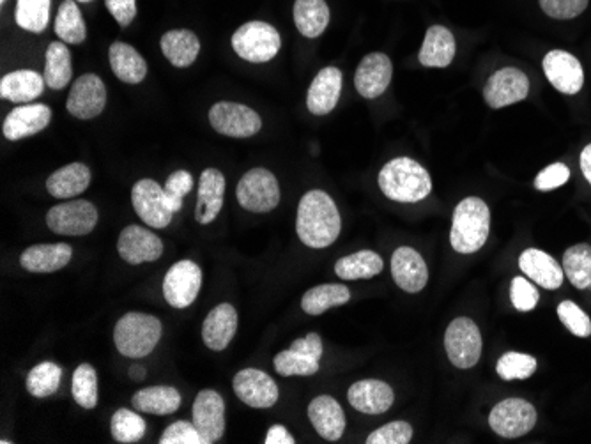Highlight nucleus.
<instances>
[{
  "instance_id": "nucleus-1",
  "label": "nucleus",
  "mask_w": 591,
  "mask_h": 444,
  "mask_svg": "<svg viewBox=\"0 0 591 444\" xmlns=\"http://www.w3.org/2000/svg\"><path fill=\"white\" fill-rule=\"evenodd\" d=\"M342 229V220L337 204L323 190L305 193L298 206L296 230L301 243L308 248H328L337 241Z\"/></svg>"
},
{
  "instance_id": "nucleus-2",
  "label": "nucleus",
  "mask_w": 591,
  "mask_h": 444,
  "mask_svg": "<svg viewBox=\"0 0 591 444\" xmlns=\"http://www.w3.org/2000/svg\"><path fill=\"white\" fill-rule=\"evenodd\" d=\"M377 183L388 199L404 204L420 202L432 192L429 172L411 158L388 161L379 172Z\"/></svg>"
},
{
  "instance_id": "nucleus-3",
  "label": "nucleus",
  "mask_w": 591,
  "mask_h": 444,
  "mask_svg": "<svg viewBox=\"0 0 591 444\" xmlns=\"http://www.w3.org/2000/svg\"><path fill=\"white\" fill-rule=\"evenodd\" d=\"M491 230V211L484 200L468 197L461 200L453 211L450 243L462 255L482 250Z\"/></svg>"
},
{
  "instance_id": "nucleus-4",
  "label": "nucleus",
  "mask_w": 591,
  "mask_h": 444,
  "mask_svg": "<svg viewBox=\"0 0 591 444\" xmlns=\"http://www.w3.org/2000/svg\"><path fill=\"white\" fill-rule=\"evenodd\" d=\"M162 321L154 315L142 312L124 314L116 324L114 342L117 351L126 358H146L153 353L162 338Z\"/></svg>"
},
{
  "instance_id": "nucleus-5",
  "label": "nucleus",
  "mask_w": 591,
  "mask_h": 444,
  "mask_svg": "<svg viewBox=\"0 0 591 444\" xmlns=\"http://www.w3.org/2000/svg\"><path fill=\"white\" fill-rule=\"evenodd\" d=\"M234 52L248 62H269L282 48L280 32L266 22H248L232 34Z\"/></svg>"
},
{
  "instance_id": "nucleus-6",
  "label": "nucleus",
  "mask_w": 591,
  "mask_h": 444,
  "mask_svg": "<svg viewBox=\"0 0 591 444\" xmlns=\"http://www.w3.org/2000/svg\"><path fill=\"white\" fill-rule=\"evenodd\" d=\"M236 197L250 213H269L280 204V184L269 170H248L238 183Z\"/></svg>"
},
{
  "instance_id": "nucleus-7",
  "label": "nucleus",
  "mask_w": 591,
  "mask_h": 444,
  "mask_svg": "<svg viewBox=\"0 0 591 444\" xmlns=\"http://www.w3.org/2000/svg\"><path fill=\"white\" fill-rule=\"evenodd\" d=\"M445 349L452 365L457 368L475 367L482 356V335L475 321L457 317L450 322L445 333Z\"/></svg>"
},
{
  "instance_id": "nucleus-8",
  "label": "nucleus",
  "mask_w": 591,
  "mask_h": 444,
  "mask_svg": "<svg viewBox=\"0 0 591 444\" xmlns=\"http://www.w3.org/2000/svg\"><path fill=\"white\" fill-rule=\"evenodd\" d=\"M98 211L89 200H71L57 204L47 213L48 229L59 236H87L96 229Z\"/></svg>"
},
{
  "instance_id": "nucleus-9",
  "label": "nucleus",
  "mask_w": 591,
  "mask_h": 444,
  "mask_svg": "<svg viewBox=\"0 0 591 444\" xmlns=\"http://www.w3.org/2000/svg\"><path fill=\"white\" fill-rule=\"evenodd\" d=\"M131 204L142 222L153 229H167L176 215L170 207L165 188L153 179L135 183L131 190Z\"/></svg>"
},
{
  "instance_id": "nucleus-10",
  "label": "nucleus",
  "mask_w": 591,
  "mask_h": 444,
  "mask_svg": "<svg viewBox=\"0 0 591 444\" xmlns=\"http://www.w3.org/2000/svg\"><path fill=\"white\" fill-rule=\"evenodd\" d=\"M209 123L220 135L232 138H250L262 128L261 115L246 105L220 101L209 110Z\"/></svg>"
},
{
  "instance_id": "nucleus-11",
  "label": "nucleus",
  "mask_w": 591,
  "mask_h": 444,
  "mask_svg": "<svg viewBox=\"0 0 591 444\" xmlns=\"http://www.w3.org/2000/svg\"><path fill=\"white\" fill-rule=\"evenodd\" d=\"M489 425L498 436L517 439L526 436L537 425V411L528 400H501L498 406L492 407Z\"/></svg>"
},
{
  "instance_id": "nucleus-12",
  "label": "nucleus",
  "mask_w": 591,
  "mask_h": 444,
  "mask_svg": "<svg viewBox=\"0 0 591 444\" xmlns=\"http://www.w3.org/2000/svg\"><path fill=\"white\" fill-rule=\"evenodd\" d=\"M202 287V269L193 261H179L163 278V296L170 307L188 308L199 296Z\"/></svg>"
},
{
  "instance_id": "nucleus-13",
  "label": "nucleus",
  "mask_w": 591,
  "mask_h": 444,
  "mask_svg": "<svg viewBox=\"0 0 591 444\" xmlns=\"http://www.w3.org/2000/svg\"><path fill=\"white\" fill-rule=\"evenodd\" d=\"M530 94V78L521 69L503 68L492 73L484 87L485 103L503 108L526 100Z\"/></svg>"
},
{
  "instance_id": "nucleus-14",
  "label": "nucleus",
  "mask_w": 591,
  "mask_h": 444,
  "mask_svg": "<svg viewBox=\"0 0 591 444\" xmlns=\"http://www.w3.org/2000/svg\"><path fill=\"white\" fill-rule=\"evenodd\" d=\"M105 105H107V87L103 84V80L93 73L77 78L66 101L68 112L82 121L98 117L105 110Z\"/></svg>"
},
{
  "instance_id": "nucleus-15",
  "label": "nucleus",
  "mask_w": 591,
  "mask_h": 444,
  "mask_svg": "<svg viewBox=\"0 0 591 444\" xmlns=\"http://www.w3.org/2000/svg\"><path fill=\"white\" fill-rule=\"evenodd\" d=\"M234 393L246 406L255 409H269L278 402V386L271 377L257 370V368H245L239 370L232 381Z\"/></svg>"
},
{
  "instance_id": "nucleus-16",
  "label": "nucleus",
  "mask_w": 591,
  "mask_h": 444,
  "mask_svg": "<svg viewBox=\"0 0 591 444\" xmlns=\"http://www.w3.org/2000/svg\"><path fill=\"white\" fill-rule=\"evenodd\" d=\"M193 425L204 443L220 441L225 432V402L215 390H202L193 402Z\"/></svg>"
},
{
  "instance_id": "nucleus-17",
  "label": "nucleus",
  "mask_w": 591,
  "mask_h": 444,
  "mask_svg": "<svg viewBox=\"0 0 591 444\" xmlns=\"http://www.w3.org/2000/svg\"><path fill=\"white\" fill-rule=\"evenodd\" d=\"M117 252L124 262L139 266L144 262L158 261L163 253V241L151 230L130 225L123 229L117 241Z\"/></svg>"
},
{
  "instance_id": "nucleus-18",
  "label": "nucleus",
  "mask_w": 591,
  "mask_h": 444,
  "mask_svg": "<svg viewBox=\"0 0 591 444\" xmlns=\"http://www.w3.org/2000/svg\"><path fill=\"white\" fill-rule=\"evenodd\" d=\"M393 77V66L390 57L386 54H369L354 75L356 91L360 92L365 100H376L383 96L386 89L390 87Z\"/></svg>"
},
{
  "instance_id": "nucleus-19",
  "label": "nucleus",
  "mask_w": 591,
  "mask_h": 444,
  "mask_svg": "<svg viewBox=\"0 0 591 444\" xmlns=\"http://www.w3.org/2000/svg\"><path fill=\"white\" fill-rule=\"evenodd\" d=\"M544 73L556 91L574 96L583 89L584 71L581 62L565 50H553L544 57Z\"/></svg>"
},
{
  "instance_id": "nucleus-20",
  "label": "nucleus",
  "mask_w": 591,
  "mask_h": 444,
  "mask_svg": "<svg viewBox=\"0 0 591 444\" xmlns=\"http://www.w3.org/2000/svg\"><path fill=\"white\" fill-rule=\"evenodd\" d=\"M52 119V110L41 103H27L13 108L2 124L4 137L11 142L38 135L47 128Z\"/></svg>"
},
{
  "instance_id": "nucleus-21",
  "label": "nucleus",
  "mask_w": 591,
  "mask_h": 444,
  "mask_svg": "<svg viewBox=\"0 0 591 444\" xmlns=\"http://www.w3.org/2000/svg\"><path fill=\"white\" fill-rule=\"evenodd\" d=\"M392 276L402 291L416 294L423 291L429 282L427 262L415 248L400 246L392 255Z\"/></svg>"
},
{
  "instance_id": "nucleus-22",
  "label": "nucleus",
  "mask_w": 591,
  "mask_h": 444,
  "mask_svg": "<svg viewBox=\"0 0 591 444\" xmlns=\"http://www.w3.org/2000/svg\"><path fill=\"white\" fill-rule=\"evenodd\" d=\"M238 331V312L231 303L213 308L202 324V340L211 351L222 353Z\"/></svg>"
},
{
  "instance_id": "nucleus-23",
  "label": "nucleus",
  "mask_w": 591,
  "mask_h": 444,
  "mask_svg": "<svg viewBox=\"0 0 591 444\" xmlns=\"http://www.w3.org/2000/svg\"><path fill=\"white\" fill-rule=\"evenodd\" d=\"M349 404L365 414H383L393 406L395 393L392 386L377 379H365L351 384L347 391Z\"/></svg>"
},
{
  "instance_id": "nucleus-24",
  "label": "nucleus",
  "mask_w": 591,
  "mask_h": 444,
  "mask_svg": "<svg viewBox=\"0 0 591 444\" xmlns=\"http://www.w3.org/2000/svg\"><path fill=\"white\" fill-rule=\"evenodd\" d=\"M225 197V177L218 169H206L200 174L197 206H195V220L200 225L215 222L220 215Z\"/></svg>"
},
{
  "instance_id": "nucleus-25",
  "label": "nucleus",
  "mask_w": 591,
  "mask_h": 444,
  "mask_svg": "<svg viewBox=\"0 0 591 444\" xmlns=\"http://www.w3.org/2000/svg\"><path fill=\"white\" fill-rule=\"evenodd\" d=\"M342 92V71L335 66L321 69L308 87L307 107L314 115H328L337 107Z\"/></svg>"
},
{
  "instance_id": "nucleus-26",
  "label": "nucleus",
  "mask_w": 591,
  "mask_h": 444,
  "mask_svg": "<svg viewBox=\"0 0 591 444\" xmlns=\"http://www.w3.org/2000/svg\"><path fill=\"white\" fill-rule=\"evenodd\" d=\"M308 418L317 434L326 441H338L346 430V414L337 399L330 395L315 397L308 406Z\"/></svg>"
},
{
  "instance_id": "nucleus-27",
  "label": "nucleus",
  "mask_w": 591,
  "mask_h": 444,
  "mask_svg": "<svg viewBox=\"0 0 591 444\" xmlns=\"http://www.w3.org/2000/svg\"><path fill=\"white\" fill-rule=\"evenodd\" d=\"M519 268L535 284L549 291H556L563 284V275H565L563 268L549 253L537 248H528L521 253Z\"/></svg>"
},
{
  "instance_id": "nucleus-28",
  "label": "nucleus",
  "mask_w": 591,
  "mask_h": 444,
  "mask_svg": "<svg viewBox=\"0 0 591 444\" xmlns=\"http://www.w3.org/2000/svg\"><path fill=\"white\" fill-rule=\"evenodd\" d=\"M73 257V248L66 243H45V245L29 246L20 264L29 273H54L66 268Z\"/></svg>"
},
{
  "instance_id": "nucleus-29",
  "label": "nucleus",
  "mask_w": 591,
  "mask_h": 444,
  "mask_svg": "<svg viewBox=\"0 0 591 444\" xmlns=\"http://www.w3.org/2000/svg\"><path fill=\"white\" fill-rule=\"evenodd\" d=\"M45 77L32 69H18L0 80V98L11 103H24L39 98L45 91Z\"/></svg>"
},
{
  "instance_id": "nucleus-30",
  "label": "nucleus",
  "mask_w": 591,
  "mask_h": 444,
  "mask_svg": "<svg viewBox=\"0 0 591 444\" xmlns=\"http://www.w3.org/2000/svg\"><path fill=\"white\" fill-rule=\"evenodd\" d=\"M455 50L457 46L452 32L443 25H434L425 34L418 59L425 68H448L455 57Z\"/></svg>"
},
{
  "instance_id": "nucleus-31",
  "label": "nucleus",
  "mask_w": 591,
  "mask_h": 444,
  "mask_svg": "<svg viewBox=\"0 0 591 444\" xmlns=\"http://www.w3.org/2000/svg\"><path fill=\"white\" fill-rule=\"evenodd\" d=\"M91 169L84 163H70L62 169L55 170L48 177L47 190L55 199H75L89 188Z\"/></svg>"
},
{
  "instance_id": "nucleus-32",
  "label": "nucleus",
  "mask_w": 591,
  "mask_h": 444,
  "mask_svg": "<svg viewBox=\"0 0 591 444\" xmlns=\"http://www.w3.org/2000/svg\"><path fill=\"white\" fill-rule=\"evenodd\" d=\"M110 68L124 84L137 85L147 77V62L128 43L117 41L108 50Z\"/></svg>"
},
{
  "instance_id": "nucleus-33",
  "label": "nucleus",
  "mask_w": 591,
  "mask_h": 444,
  "mask_svg": "<svg viewBox=\"0 0 591 444\" xmlns=\"http://www.w3.org/2000/svg\"><path fill=\"white\" fill-rule=\"evenodd\" d=\"M181 402H183L181 393L172 386L144 388L137 391L131 399V404L139 413L158 414V416L176 413L181 407Z\"/></svg>"
},
{
  "instance_id": "nucleus-34",
  "label": "nucleus",
  "mask_w": 591,
  "mask_h": 444,
  "mask_svg": "<svg viewBox=\"0 0 591 444\" xmlns=\"http://www.w3.org/2000/svg\"><path fill=\"white\" fill-rule=\"evenodd\" d=\"M162 52L176 68H188L197 61L200 52V41L188 29H176L163 34Z\"/></svg>"
},
{
  "instance_id": "nucleus-35",
  "label": "nucleus",
  "mask_w": 591,
  "mask_h": 444,
  "mask_svg": "<svg viewBox=\"0 0 591 444\" xmlns=\"http://www.w3.org/2000/svg\"><path fill=\"white\" fill-rule=\"evenodd\" d=\"M292 15L298 31L305 38H319L330 23V8L326 0H296Z\"/></svg>"
},
{
  "instance_id": "nucleus-36",
  "label": "nucleus",
  "mask_w": 591,
  "mask_h": 444,
  "mask_svg": "<svg viewBox=\"0 0 591 444\" xmlns=\"http://www.w3.org/2000/svg\"><path fill=\"white\" fill-rule=\"evenodd\" d=\"M351 299V291L346 285L324 284L305 292L301 298V308L308 315H321L330 308L342 307Z\"/></svg>"
},
{
  "instance_id": "nucleus-37",
  "label": "nucleus",
  "mask_w": 591,
  "mask_h": 444,
  "mask_svg": "<svg viewBox=\"0 0 591 444\" xmlns=\"http://www.w3.org/2000/svg\"><path fill=\"white\" fill-rule=\"evenodd\" d=\"M383 268L384 262L379 253L361 250L337 261L335 273L342 280H367L379 275Z\"/></svg>"
},
{
  "instance_id": "nucleus-38",
  "label": "nucleus",
  "mask_w": 591,
  "mask_h": 444,
  "mask_svg": "<svg viewBox=\"0 0 591 444\" xmlns=\"http://www.w3.org/2000/svg\"><path fill=\"white\" fill-rule=\"evenodd\" d=\"M45 82L50 89L61 91L70 84L73 68H71V54L68 46L61 41L50 43L45 55Z\"/></svg>"
},
{
  "instance_id": "nucleus-39",
  "label": "nucleus",
  "mask_w": 591,
  "mask_h": 444,
  "mask_svg": "<svg viewBox=\"0 0 591 444\" xmlns=\"http://www.w3.org/2000/svg\"><path fill=\"white\" fill-rule=\"evenodd\" d=\"M55 32L68 45H82L87 38L84 16L78 9L77 2L66 0L62 2L55 18Z\"/></svg>"
},
{
  "instance_id": "nucleus-40",
  "label": "nucleus",
  "mask_w": 591,
  "mask_h": 444,
  "mask_svg": "<svg viewBox=\"0 0 591 444\" xmlns=\"http://www.w3.org/2000/svg\"><path fill=\"white\" fill-rule=\"evenodd\" d=\"M563 271L570 284L577 289L591 287V246L576 245L568 248L563 255Z\"/></svg>"
},
{
  "instance_id": "nucleus-41",
  "label": "nucleus",
  "mask_w": 591,
  "mask_h": 444,
  "mask_svg": "<svg viewBox=\"0 0 591 444\" xmlns=\"http://www.w3.org/2000/svg\"><path fill=\"white\" fill-rule=\"evenodd\" d=\"M62 370L52 361H43L32 368L25 381L27 391L36 399H47L57 393L61 386Z\"/></svg>"
},
{
  "instance_id": "nucleus-42",
  "label": "nucleus",
  "mask_w": 591,
  "mask_h": 444,
  "mask_svg": "<svg viewBox=\"0 0 591 444\" xmlns=\"http://www.w3.org/2000/svg\"><path fill=\"white\" fill-rule=\"evenodd\" d=\"M15 20L24 31H45L50 22V0H16Z\"/></svg>"
},
{
  "instance_id": "nucleus-43",
  "label": "nucleus",
  "mask_w": 591,
  "mask_h": 444,
  "mask_svg": "<svg viewBox=\"0 0 591 444\" xmlns=\"http://www.w3.org/2000/svg\"><path fill=\"white\" fill-rule=\"evenodd\" d=\"M71 391L78 406L84 409H94L98 406V374L93 365L89 363L78 365L73 374Z\"/></svg>"
},
{
  "instance_id": "nucleus-44",
  "label": "nucleus",
  "mask_w": 591,
  "mask_h": 444,
  "mask_svg": "<svg viewBox=\"0 0 591 444\" xmlns=\"http://www.w3.org/2000/svg\"><path fill=\"white\" fill-rule=\"evenodd\" d=\"M146 427L144 418L130 409H117L112 416V422H110L112 437L121 444L140 441L142 437L146 436Z\"/></svg>"
},
{
  "instance_id": "nucleus-45",
  "label": "nucleus",
  "mask_w": 591,
  "mask_h": 444,
  "mask_svg": "<svg viewBox=\"0 0 591 444\" xmlns=\"http://www.w3.org/2000/svg\"><path fill=\"white\" fill-rule=\"evenodd\" d=\"M537 370L535 356L524 353H507L499 358L496 372L503 381L530 379Z\"/></svg>"
},
{
  "instance_id": "nucleus-46",
  "label": "nucleus",
  "mask_w": 591,
  "mask_h": 444,
  "mask_svg": "<svg viewBox=\"0 0 591 444\" xmlns=\"http://www.w3.org/2000/svg\"><path fill=\"white\" fill-rule=\"evenodd\" d=\"M275 368L278 374L284 377L314 376L319 372V360H315L307 354L296 353L291 347L275 356Z\"/></svg>"
},
{
  "instance_id": "nucleus-47",
  "label": "nucleus",
  "mask_w": 591,
  "mask_h": 444,
  "mask_svg": "<svg viewBox=\"0 0 591 444\" xmlns=\"http://www.w3.org/2000/svg\"><path fill=\"white\" fill-rule=\"evenodd\" d=\"M558 317H560L563 326L572 335H576L579 338L590 337L591 319L588 317V314H584L583 308L577 307L574 301H563V303H560Z\"/></svg>"
},
{
  "instance_id": "nucleus-48",
  "label": "nucleus",
  "mask_w": 591,
  "mask_h": 444,
  "mask_svg": "<svg viewBox=\"0 0 591 444\" xmlns=\"http://www.w3.org/2000/svg\"><path fill=\"white\" fill-rule=\"evenodd\" d=\"M163 188H165V193H167V199H169L172 211L179 213L183 209V200H185L186 195L192 192V174L186 172V170H176V172L170 174Z\"/></svg>"
},
{
  "instance_id": "nucleus-49",
  "label": "nucleus",
  "mask_w": 591,
  "mask_h": 444,
  "mask_svg": "<svg viewBox=\"0 0 591 444\" xmlns=\"http://www.w3.org/2000/svg\"><path fill=\"white\" fill-rule=\"evenodd\" d=\"M413 439V427L407 422L386 423L367 437V444H409Z\"/></svg>"
},
{
  "instance_id": "nucleus-50",
  "label": "nucleus",
  "mask_w": 591,
  "mask_h": 444,
  "mask_svg": "<svg viewBox=\"0 0 591 444\" xmlns=\"http://www.w3.org/2000/svg\"><path fill=\"white\" fill-rule=\"evenodd\" d=\"M510 299H512V305L519 312H530L537 307L540 294L530 280H526L522 276H515L512 285H510Z\"/></svg>"
},
{
  "instance_id": "nucleus-51",
  "label": "nucleus",
  "mask_w": 591,
  "mask_h": 444,
  "mask_svg": "<svg viewBox=\"0 0 591 444\" xmlns=\"http://www.w3.org/2000/svg\"><path fill=\"white\" fill-rule=\"evenodd\" d=\"M590 0H540L545 15L556 20H570L581 15L588 8Z\"/></svg>"
},
{
  "instance_id": "nucleus-52",
  "label": "nucleus",
  "mask_w": 591,
  "mask_h": 444,
  "mask_svg": "<svg viewBox=\"0 0 591 444\" xmlns=\"http://www.w3.org/2000/svg\"><path fill=\"white\" fill-rule=\"evenodd\" d=\"M160 444H206L204 439L200 436L199 430L193 425V422H174L169 425L162 437H160Z\"/></svg>"
},
{
  "instance_id": "nucleus-53",
  "label": "nucleus",
  "mask_w": 591,
  "mask_h": 444,
  "mask_svg": "<svg viewBox=\"0 0 591 444\" xmlns=\"http://www.w3.org/2000/svg\"><path fill=\"white\" fill-rule=\"evenodd\" d=\"M570 179V170H568L565 163H553L549 167H545L537 179H535V188L538 192H551L560 188Z\"/></svg>"
},
{
  "instance_id": "nucleus-54",
  "label": "nucleus",
  "mask_w": 591,
  "mask_h": 444,
  "mask_svg": "<svg viewBox=\"0 0 591 444\" xmlns=\"http://www.w3.org/2000/svg\"><path fill=\"white\" fill-rule=\"evenodd\" d=\"M110 15L116 18L117 23L126 29L137 16V0H105Z\"/></svg>"
},
{
  "instance_id": "nucleus-55",
  "label": "nucleus",
  "mask_w": 591,
  "mask_h": 444,
  "mask_svg": "<svg viewBox=\"0 0 591 444\" xmlns=\"http://www.w3.org/2000/svg\"><path fill=\"white\" fill-rule=\"evenodd\" d=\"M291 349L296 353L307 354V356H312L315 360L321 361L324 351L323 338L319 337L317 333H308L307 337L294 340Z\"/></svg>"
},
{
  "instance_id": "nucleus-56",
  "label": "nucleus",
  "mask_w": 591,
  "mask_h": 444,
  "mask_svg": "<svg viewBox=\"0 0 591 444\" xmlns=\"http://www.w3.org/2000/svg\"><path fill=\"white\" fill-rule=\"evenodd\" d=\"M266 444H294V437L287 432L284 425H273L266 434Z\"/></svg>"
},
{
  "instance_id": "nucleus-57",
  "label": "nucleus",
  "mask_w": 591,
  "mask_h": 444,
  "mask_svg": "<svg viewBox=\"0 0 591 444\" xmlns=\"http://www.w3.org/2000/svg\"><path fill=\"white\" fill-rule=\"evenodd\" d=\"M581 170H583L586 181L591 184V144L584 147L581 153Z\"/></svg>"
},
{
  "instance_id": "nucleus-58",
  "label": "nucleus",
  "mask_w": 591,
  "mask_h": 444,
  "mask_svg": "<svg viewBox=\"0 0 591 444\" xmlns=\"http://www.w3.org/2000/svg\"><path fill=\"white\" fill-rule=\"evenodd\" d=\"M130 377L135 381H142L146 377V368L142 367V365H133L130 368Z\"/></svg>"
},
{
  "instance_id": "nucleus-59",
  "label": "nucleus",
  "mask_w": 591,
  "mask_h": 444,
  "mask_svg": "<svg viewBox=\"0 0 591 444\" xmlns=\"http://www.w3.org/2000/svg\"><path fill=\"white\" fill-rule=\"evenodd\" d=\"M78 2H84V4H87V2H93V0H78Z\"/></svg>"
},
{
  "instance_id": "nucleus-60",
  "label": "nucleus",
  "mask_w": 591,
  "mask_h": 444,
  "mask_svg": "<svg viewBox=\"0 0 591 444\" xmlns=\"http://www.w3.org/2000/svg\"><path fill=\"white\" fill-rule=\"evenodd\" d=\"M0 4H2V6H4V4H6V0H0Z\"/></svg>"
}]
</instances>
